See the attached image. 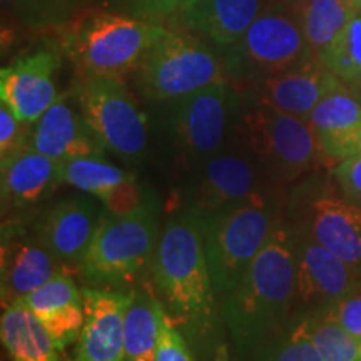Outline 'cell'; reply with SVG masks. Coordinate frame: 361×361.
<instances>
[{"label":"cell","instance_id":"6da1fadb","mask_svg":"<svg viewBox=\"0 0 361 361\" xmlns=\"http://www.w3.org/2000/svg\"><path fill=\"white\" fill-rule=\"evenodd\" d=\"M151 279L166 313L197 360L229 361L231 345L196 214L180 207L162 226Z\"/></svg>","mask_w":361,"mask_h":361},{"label":"cell","instance_id":"7a4b0ae2","mask_svg":"<svg viewBox=\"0 0 361 361\" xmlns=\"http://www.w3.org/2000/svg\"><path fill=\"white\" fill-rule=\"evenodd\" d=\"M295 295V241L291 223L283 214L238 286L221 301L234 361L250 360L288 323Z\"/></svg>","mask_w":361,"mask_h":361},{"label":"cell","instance_id":"3957f363","mask_svg":"<svg viewBox=\"0 0 361 361\" xmlns=\"http://www.w3.org/2000/svg\"><path fill=\"white\" fill-rule=\"evenodd\" d=\"M159 218L156 192L130 214H114L102 206L96 233L75 271L85 286L130 291L151 278L162 231Z\"/></svg>","mask_w":361,"mask_h":361},{"label":"cell","instance_id":"277c9868","mask_svg":"<svg viewBox=\"0 0 361 361\" xmlns=\"http://www.w3.org/2000/svg\"><path fill=\"white\" fill-rule=\"evenodd\" d=\"M241 96L231 82L149 104L156 130L180 169L191 171L226 146L231 139Z\"/></svg>","mask_w":361,"mask_h":361},{"label":"cell","instance_id":"5b68a950","mask_svg":"<svg viewBox=\"0 0 361 361\" xmlns=\"http://www.w3.org/2000/svg\"><path fill=\"white\" fill-rule=\"evenodd\" d=\"M233 137L279 189L326 161L308 121L245 97L239 104Z\"/></svg>","mask_w":361,"mask_h":361},{"label":"cell","instance_id":"8992f818","mask_svg":"<svg viewBox=\"0 0 361 361\" xmlns=\"http://www.w3.org/2000/svg\"><path fill=\"white\" fill-rule=\"evenodd\" d=\"M129 74L134 92L147 106L231 82L218 49L183 29L166 30Z\"/></svg>","mask_w":361,"mask_h":361},{"label":"cell","instance_id":"52a82bcc","mask_svg":"<svg viewBox=\"0 0 361 361\" xmlns=\"http://www.w3.org/2000/svg\"><path fill=\"white\" fill-rule=\"evenodd\" d=\"M283 214L281 192L271 191L201 221L207 266L219 301L238 286Z\"/></svg>","mask_w":361,"mask_h":361},{"label":"cell","instance_id":"ba28073f","mask_svg":"<svg viewBox=\"0 0 361 361\" xmlns=\"http://www.w3.org/2000/svg\"><path fill=\"white\" fill-rule=\"evenodd\" d=\"M166 27L90 8L61 34V49L79 75L124 78Z\"/></svg>","mask_w":361,"mask_h":361},{"label":"cell","instance_id":"9c48e42d","mask_svg":"<svg viewBox=\"0 0 361 361\" xmlns=\"http://www.w3.org/2000/svg\"><path fill=\"white\" fill-rule=\"evenodd\" d=\"M228 78L236 89L281 74L313 59L300 12L268 0L236 44L221 52Z\"/></svg>","mask_w":361,"mask_h":361},{"label":"cell","instance_id":"30bf717a","mask_svg":"<svg viewBox=\"0 0 361 361\" xmlns=\"http://www.w3.org/2000/svg\"><path fill=\"white\" fill-rule=\"evenodd\" d=\"M72 96L106 151L124 162L144 159L151 119L149 112L141 109L124 78L79 75Z\"/></svg>","mask_w":361,"mask_h":361},{"label":"cell","instance_id":"8fae6325","mask_svg":"<svg viewBox=\"0 0 361 361\" xmlns=\"http://www.w3.org/2000/svg\"><path fill=\"white\" fill-rule=\"evenodd\" d=\"M271 191L279 188L266 179L250 152L231 135L224 147L189 171L183 209L206 221Z\"/></svg>","mask_w":361,"mask_h":361},{"label":"cell","instance_id":"7c38bea8","mask_svg":"<svg viewBox=\"0 0 361 361\" xmlns=\"http://www.w3.org/2000/svg\"><path fill=\"white\" fill-rule=\"evenodd\" d=\"M284 216L361 274L360 204L328 189L313 188L284 201Z\"/></svg>","mask_w":361,"mask_h":361},{"label":"cell","instance_id":"4fadbf2b","mask_svg":"<svg viewBox=\"0 0 361 361\" xmlns=\"http://www.w3.org/2000/svg\"><path fill=\"white\" fill-rule=\"evenodd\" d=\"M2 310L67 271L40 239L35 224L24 218H4L0 246Z\"/></svg>","mask_w":361,"mask_h":361},{"label":"cell","instance_id":"5bb4252c","mask_svg":"<svg viewBox=\"0 0 361 361\" xmlns=\"http://www.w3.org/2000/svg\"><path fill=\"white\" fill-rule=\"evenodd\" d=\"M291 228L296 259V295L293 313L322 308L346 295L361 281L360 273L319 245L306 229L295 223H291Z\"/></svg>","mask_w":361,"mask_h":361},{"label":"cell","instance_id":"9a60e30c","mask_svg":"<svg viewBox=\"0 0 361 361\" xmlns=\"http://www.w3.org/2000/svg\"><path fill=\"white\" fill-rule=\"evenodd\" d=\"M59 67L61 54L56 49H40L16 59L0 71V102L22 123L34 126L57 101Z\"/></svg>","mask_w":361,"mask_h":361},{"label":"cell","instance_id":"2e32d148","mask_svg":"<svg viewBox=\"0 0 361 361\" xmlns=\"http://www.w3.org/2000/svg\"><path fill=\"white\" fill-rule=\"evenodd\" d=\"M345 82L316 59L238 89L247 101L264 104L288 114L308 119L311 111L328 94L345 87Z\"/></svg>","mask_w":361,"mask_h":361},{"label":"cell","instance_id":"e0dca14e","mask_svg":"<svg viewBox=\"0 0 361 361\" xmlns=\"http://www.w3.org/2000/svg\"><path fill=\"white\" fill-rule=\"evenodd\" d=\"M102 207L87 196L57 201L34 219L40 239L67 271H78L92 241Z\"/></svg>","mask_w":361,"mask_h":361},{"label":"cell","instance_id":"ac0fdd59","mask_svg":"<svg viewBox=\"0 0 361 361\" xmlns=\"http://www.w3.org/2000/svg\"><path fill=\"white\" fill-rule=\"evenodd\" d=\"M134 290L116 291L82 288L85 322L78 340V361H128L124 318Z\"/></svg>","mask_w":361,"mask_h":361},{"label":"cell","instance_id":"d6986e66","mask_svg":"<svg viewBox=\"0 0 361 361\" xmlns=\"http://www.w3.org/2000/svg\"><path fill=\"white\" fill-rule=\"evenodd\" d=\"M30 146L56 162L82 156H104L106 151L80 112L72 90L59 96L32 126Z\"/></svg>","mask_w":361,"mask_h":361},{"label":"cell","instance_id":"ffe728a7","mask_svg":"<svg viewBox=\"0 0 361 361\" xmlns=\"http://www.w3.org/2000/svg\"><path fill=\"white\" fill-rule=\"evenodd\" d=\"M306 121L326 161L340 162L361 152V104L348 85L328 94Z\"/></svg>","mask_w":361,"mask_h":361},{"label":"cell","instance_id":"44dd1931","mask_svg":"<svg viewBox=\"0 0 361 361\" xmlns=\"http://www.w3.org/2000/svg\"><path fill=\"white\" fill-rule=\"evenodd\" d=\"M57 169L59 162L30 144L11 159L0 162L2 216L20 214L42 201L59 184Z\"/></svg>","mask_w":361,"mask_h":361},{"label":"cell","instance_id":"7402d4cb","mask_svg":"<svg viewBox=\"0 0 361 361\" xmlns=\"http://www.w3.org/2000/svg\"><path fill=\"white\" fill-rule=\"evenodd\" d=\"M266 4L268 0H197L180 29L223 52L245 35Z\"/></svg>","mask_w":361,"mask_h":361},{"label":"cell","instance_id":"603a6c76","mask_svg":"<svg viewBox=\"0 0 361 361\" xmlns=\"http://www.w3.org/2000/svg\"><path fill=\"white\" fill-rule=\"evenodd\" d=\"M0 338L12 361H61V350L42 319L24 305L2 310Z\"/></svg>","mask_w":361,"mask_h":361},{"label":"cell","instance_id":"cb8c5ba5","mask_svg":"<svg viewBox=\"0 0 361 361\" xmlns=\"http://www.w3.org/2000/svg\"><path fill=\"white\" fill-rule=\"evenodd\" d=\"M162 314L159 296L147 288H135L124 318L126 360L156 361Z\"/></svg>","mask_w":361,"mask_h":361},{"label":"cell","instance_id":"d4e9b609","mask_svg":"<svg viewBox=\"0 0 361 361\" xmlns=\"http://www.w3.org/2000/svg\"><path fill=\"white\" fill-rule=\"evenodd\" d=\"M92 4L94 0H2V8L27 30L62 34Z\"/></svg>","mask_w":361,"mask_h":361},{"label":"cell","instance_id":"484cf974","mask_svg":"<svg viewBox=\"0 0 361 361\" xmlns=\"http://www.w3.org/2000/svg\"><path fill=\"white\" fill-rule=\"evenodd\" d=\"M57 178L59 184H69L102 202L112 191L135 176L111 164L104 156H82L59 162Z\"/></svg>","mask_w":361,"mask_h":361},{"label":"cell","instance_id":"4316f807","mask_svg":"<svg viewBox=\"0 0 361 361\" xmlns=\"http://www.w3.org/2000/svg\"><path fill=\"white\" fill-rule=\"evenodd\" d=\"M355 16L343 0H310L301 8V25L313 59L322 61Z\"/></svg>","mask_w":361,"mask_h":361},{"label":"cell","instance_id":"83f0119b","mask_svg":"<svg viewBox=\"0 0 361 361\" xmlns=\"http://www.w3.org/2000/svg\"><path fill=\"white\" fill-rule=\"evenodd\" d=\"M323 361H361V341L356 340L319 310L298 313Z\"/></svg>","mask_w":361,"mask_h":361},{"label":"cell","instance_id":"f1b7e54d","mask_svg":"<svg viewBox=\"0 0 361 361\" xmlns=\"http://www.w3.org/2000/svg\"><path fill=\"white\" fill-rule=\"evenodd\" d=\"M247 361H323V358L310 340L301 316L293 313L288 323Z\"/></svg>","mask_w":361,"mask_h":361},{"label":"cell","instance_id":"f546056e","mask_svg":"<svg viewBox=\"0 0 361 361\" xmlns=\"http://www.w3.org/2000/svg\"><path fill=\"white\" fill-rule=\"evenodd\" d=\"M102 8L166 29H180L197 0H99Z\"/></svg>","mask_w":361,"mask_h":361},{"label":"cell","instance_id":"4dcf8cb0","mask_svg":"<svg viewBox=\"0 0 361 361\" xmlns=\"http://www.w3.org/2000/svg\"><path fill=\"white\" fill-rule=\"evenodd\" d=\"M322 64L346 85L361 80V13L355 16L336 42L324 52Z\"/></svg>","mask_w":361,"mask_h":361},{"label":"cell","instance_id":"1f68e13d","mask_svg":"<svg viewBox=\"0 0 361 361\" xmlns=\"http://www.w3.org/2000/svg\"><path fill=\"white\" fill-rule=\"evenodd\" d=\"M82 290L78 286L71 271H62L17 303L24 305L40 319H45L67 306L82 303Z\"/></svg>","mask_w":361,"mask_h":361},{"label":"cell","instance_id":"d6a6232c","mask_svg":"<svg viewBox=\"0 0 361 361\" xmlns=\"http://www.w3.org/2000/svg\"><path fill=\"white\" fill-rule=\"evenodd\" d=\"M84 300V298H82ZM85 313H84V301L82 303H75L64 308L59 313L49 316L42 319L45 328L49 329L54 341L59 346V350H66L67 346L72 345L74 341L79 340L80 331L84 328Z\"/></svg>","mask_w":361,"mask_h":361},{"label":"cell","instance_id":"836d02e7","mask_svg":"<svg viewBox=\"0 0 361 361\" xmlns=\"http://www.w3.org/2000/svg\"><path fill=\"white\" fill-rule=\"evenodd\" d=\"M318 310L328 318L335 319L351 336L361 341V281L346 295Z\"/></svg>","mask_w":361,"mask_h":361},{"label":"cell","instance_id":"e575fe53","mask_svg":"<svg viewBox=\"0 0 361 361\" xmlns=\"http://www.w3.org/2000/svg\"><path fill=\"white\" fill-rule=\"evenodd\" d=\"M32 126L22 123L6 104L0 106V162L11 159L30 144Z\"/></svg>","mask_w":361,"mask_h":361},{"label":"cell","instance_id":"d590c367","mask_svg":"<svg viewBox=\"0 0 361 361\" xmlns=\"http://www.w3.org/2000/svg\"><path fill=\"white\" fill-rule=\"evenodd\" d=\"M156 361H197V356L168 313L162 314Z\"/></svg>","mask_w":361,"mask_h":361},{"label":"cell","instance_id":"8d00e7d4","mask_svg":"<svg viewBox=\"0 0 361 361\" xmlns=\"http://www.w3.org/2000/svg\"><path fill=\"white\" fill-rule=\"evenodd\" d=\"M331 174L343 196L361 206V152L336 162Z\"/></svg>","mask_w":361,"mask_h":361},{"label":"cell","instance_id":"74e56055","mask_svg":"<svg viewBox=\"0 0 361 361\" xmlns=\"http://www.w3.org/2000/svg\"><path fill=\"white\" fill-rule=\"evenodd\" d=\"M278 2H281V4H284V6L295 8L296 12H300L301 8H303L306 4L310 2V0H278Z\"/></svg>","mask_w":361,"mask_h":361},{"label":"cell","instance_id":"f35d334b","mask_svg":"<svg viewBox=\"0 0 361 361\" xmlns=\"http://www.w3.org/2000/svg\"><path fill=\"white\" fill-rule=\"evenodd\" d=\"M343 2H345L346 6L351 8V11L356 13V16L361 13V0H343Z\"/></svg>","mask_w":361,"mask_h":361},{"label":"cell","instance_id":"ab89813d","mask_svg":"<svg viewBox=\"0 0 361 361\" xmlns=\"http://www.w3.org/2000/svg\"><path fill=\"white\" fill-rule=\"evenodd\" d=\"M348 87L351 89V92L355 94L356 96V99H358L360 101V104H361V80L360 82H356V84H353V85H348Z\"/></svg>","mask_w":361,"mask_h":361},{"label":"cell","instance_id":"60d3db41","mask_svg":"<svg viewBox=\"0 0 361 361\" xmlns=\"http://www.w3.org/2000/svg\"><path fill=\"white\" fill-rule=\"evenodd\" d=\"M360 146H361V135H360Z\"/></svg>","mask_w":361,"mask_h":361}]
</instances>
